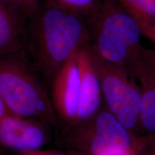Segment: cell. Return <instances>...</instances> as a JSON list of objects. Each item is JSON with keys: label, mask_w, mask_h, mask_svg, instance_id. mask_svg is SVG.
<instances>
[{"label": "cell", "mask_w": 155, "mask_h": 155, "mask_svg": "<svg viewBox=\"0 0 155 155\" xmlns=\"http://www.w3.org/2000/svg\"><path fill=\"white\" fill-rule=\"evenodd\" d=\"M79 96L80 73L74 53L54 76L50 96L57 115L71 125L75 120Z\"/></svg>", "instance_id": "cell-7"}, {"label": "cell", "mask_w": 155, "mask_h": 155, "mask_svg": "<svg viewBox=\"0 0 155 155\" xmlns=\"http://www.w3.org/2000/svg\"><path fill=\"white\" fill-rule=\"evenodd\" d=\"M49 124L41 119L16 116L0 119V145L19 152L40 149L50 139Z\"/></svg>", "instance_id": "cell-6"}, {"label": "cell", "mask_w": 155, "mask_h": 155, "mask_svg": "<svg viewBox=\"0 0 155 155\" xmlns=\"http://www.w3.org/2000/svg\"><path fill=\"white\" fill-rule=\"evenodd\" d=\"M138 81L141 94V128L155 132V49L143 48L126 68Z\"/></svg>", "instance_id": "cell-9"}, {"label": "cell", "mask_w": 155, "mask_h": 155, "mask_svg": "<svg viewBox=\"0 0 155 155\" xmlns=\"http://www.w3.org/2000/svg\"><path fill=\"white\" fill-rule=\"evenodd\" d=\"M19 154L20 155H71L66 153L54 150H41L40 149L31 150H24L20 151Z\"/></svg>", "instance_id": "cell-15"}, {"label": "cell", "mask_w": 155, "mask_h": 155, "mask_svg": "<svg viewBox=\"0 0 155 155\" xmlns=\"http://www.w3.org/2000/svg\"><path fill=\"white\" fill-rule=\"evenodd\" d=\"M138 25L141 35L152 42L155 33V0H117Z\"/></svg>", "instance_id": "cell-11"}, {"label": "cell", "mask_w": 155, "mask_h": 155, "mask_svg": "<svg viewBox=\"0 0 155 155\" xmlns=\"http://www.w3.org/2000/svg\"><path fill=\"white\" fill-rule=\"evenodd\" d=\"M9 116H15L10 113L8 108L6 106L5 102L3 101L2 98L0 96V119H2L4 117H7Z\"/></svg>", "instance_id": "cell-16"}, {"label": "cell", "mask_w": 155, "mask_h": 155, "mask_svg": "<svg viewBox=\"0 0 155 155\" xmlns=\"http://www.w3.org/2000/svg\"><path fill=\"white\" fill-rule=\"evenodd\" d=\"M69 137L73 147L86 155H108L135 150L137 139L107 109L73 126Z\"/></svg>", "instance_id": "cell-5"}, {"label": "cell", "mask_w": 155, "mask_h": 155, "mask_svg": "<svg viewBox=\"0 0 155 155\" xmlns=\"http://www.w3.org/2000/svg\"><path fill=\"white\" fill-rule=\"evenodd\" d=\"M86 22L89 46L109 63L127 68L144 48L138 25L117 0H101Z\"/></svg>", "instance_id": "cell-2"}, {"label": "cell", "mask_w": 155, "mask_h": 155, "mask_svg": "<svg viewBox=\"0 0 155 155\" xmlns=\"http://www.w3.org/2000/svg\"><path fill=\"white\" fill-rule=\"evenodd\" d=\"M12 7L23 15L24 17L30 18L38 12L40 8L39 0H5Z\"/></svg>", "instance_id": "cell-13"}, {"label": "cell", "mask_w": 155, "mask_h": 155, "mask_svg": "<svg viewBox=\"0 0 155 155\" xmlns=\"http://www.w3.org/2000/svg\"><path fill=\"white\" fill-rule=\"evenodd\" d=\"M152 43L154 45V46H155V33H154V38H153V40H152Z\"/></svg>", "instance_id": "cell-18"}, {"label": "cell", "mask_w": 155, "mask_h": 155, "mask_svg": "<svg viewBox=\"0 0 155 155\" xmlns=\"http://www.w3.org/2000/svg\"><path fill=\"white\" fill-rule=\"evenodd\" d=\"M45 1L87 17L98 6L101 0H45Z\"/></svg>", "instance_id": "cell-12"}, {"label": "cell", "mask_w": 155, "mask_h": 155, "mask_svg": "<svg viewBox=\"0 0 155 155\" xmlns=\"http://www.w3.org/2000/svg\"><path fill=\"white\" fill-rule=\"evenodd\" d=\"M86 18L46 2L28 18L27 43L34 67L45 80L53 81L65 62L88 41Z\"/></svg>", "instance_id": "cell-1"}, {"label": "cell", "mask_w": 155, "mask_h": 155, "mask_svg": "<svg viewBox=\"0 0 155 155\" xmlns=\"http://www.w3.org/2000/svg\"><path fill=\"white\" fill-rule=\"evenodd\" d=\"M90 50L106 109L133 133L141 128V94L138 83L125 67L109 63Z\"/></svg>", "instance_id": "cell-4"}, {"label": "cell", "mask_w": 155, "mask_h": 155, "mask_svg": "<svg viewBox=\"0 0 155 155\" xmlns=\"http://www.w3.org/2000/svg\"><path fill=\"white\" fill-rule=\"evenodd\" d=\"M135 152L137 155H155V132L137 139Z\"/></svg>", "instance_id": "cell-14"}, {"label": "cell", "mask_w": 155, "mask_h": 155, "mask_svg": "<svg viewBox=\"0 0 155 155\" xmlns=\"http://www.w3.org/2000/svg\"><path fill=\"white\" fill-rule=\"evenodd\" d=\"M22 53L0 55V96L10 113L24 119L57 123L51 98Z\"/></svg>", "instance_id": "cell-3"}, {"label": "cell", "mask_w": 155, "mask_h": 155, "mask_svg": "<svg viewBox=\"0 0 155 155\" xmlns=\"http://www.w3.org/2000/svg\"><path fill=\"white\" fill-rule=\"evenodd\" d=\"M108 155H137V154H136L134 149H132V150L120 151V152H115Z\"/></svg>", "instance_id": "cell-17"}, {"label": "cell", "mask_w": 155, "mask_h": 155, "mask_svg": "<svg viewBox=\"0 0 155 155\" xmlns=\"http://www.w3.org/2000/svg\"><path fill=\"white\" fill-rule=\"evenodd\" d=\"M22 17L5 0H0V55L22 53L27 43V30Z\"/></svg>", "instance_id": "cell-10"}, {"label": "cell", "mask_w": 155, "mask_h": 155, "mask_svg": "<svg viewBox=\"0 0 155 155\" xmlns=\"http://www.w3.org/2000/svg\"><path fill=\"white\" fill-rule=\"evenodd\" d=\"M80 73V96L73 126L86 121L100 110L102 91L88 42L75 53Z\"/></svg>", "instance_id": "cell-8"}]
</instances>
